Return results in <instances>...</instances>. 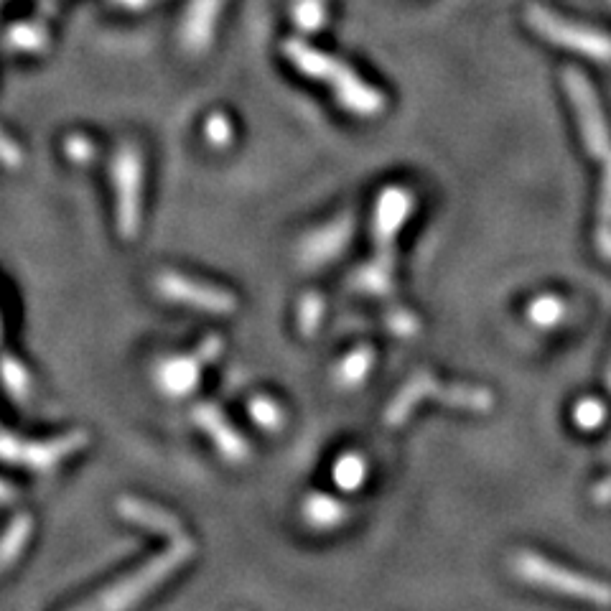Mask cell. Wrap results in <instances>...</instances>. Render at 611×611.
I'll use <instances>...</instances> for the list:
<instances>
[{
  "label": "cell",
  "mask_w": 611,
  "mask_h": 611,
  "mask_svg": "<svg viewBox=\"0 0 611 611\" xmlns=\"http://www.w3.org/2000/svg\"><path fill=\"white\" fill-rule=\"evenodd\" d=\"M202 141L209 151L227 153L235 148L237 143V125L225 110H212L207 118L202 120Z\"/></svg>",
  "instance_id": "23"
},
{
  "label": "cell",
  "mask_w": 611,
  "mask_h": 611,
  "mask_svg": "<svg viewBox=\"0 0 611 611\" xmlns=\"http://www.w3.org/2000/svg\"><path fill=\"white\" fill-rule=\"evenodd\" d=\"M222 0H191L181 21V46L191 54H204L212 46Z\"/></svg>",
  "instance_id": "15"
},
{
  "label": "cell",
  "mask_w": 611,
  "mask_h": 611,
  "mask_svg": "<svg viewBox=\"0 0 611 611\" xmlns=\"http://www.w3.org/2000/svg\"><path fill=\"white\" fill-rule=\"evenodd\" d=\"M207 370V362L199 357L197 349L191 347L189 352H171L156 359L151 370V382L161 398L181 403V400H191L199 393Z\"/></svg>",
  "instance_id": "12"
},
{
  "label": "cell",
  "mask_w": 611,
  "mask_h": 611,
  "mask_svg": "<svg viewBox=\"0 0 611 611\" xmlns=\"http://www.w3.org/2000/svg\"><path fill=\"white\" fill-rule=\"evenodd\" d=\"M0 387L13 400H29L36 390L34 370L18 354L0 349Z\"/></svg>",
  "instance_id": "18"
},
{
  "label": "cell",
  "mask_w": 611,
  "mask_h": 611,
  "mask_svg": "<svg viewBox=\"0 0 611 611\" xmlns=\"http://www.w3.org/2000/svg\"><path fill=\"white\" fill-rule=\"evenodd\" d=\"M563 85H566L568 97L573 102V110L578 115V128L583 135V146L594 158H599L604 166V181H601V199H599V227H596V245L601 255L611 260V135L606 128L604 113H601L599 97L594 87L586 79V74L578 69H566L563 72Z\"/></svg>",
  "instance_id": "4"
},
{
  "label": "cell",
  "mask_w": 611,
  "mask_h": 611,
  "mask_svg": "<svg viewBox=\"0 0 611 611\" xmlns=\"http://www.w3.org/2000/svg\"><path fill=\"white\" fill-rule=\"evenodd\" d=\"M423 400H441L443 405L471 413H489L494 405V395L477 385H443L428 372H415L408 382L398 390L385 408V423L390 428L403 426Z\"/></svg>",
  "instance_id": "8"
},
{
  "label": "cell",
  "mask_w": 611,
  "mask_h": 611,
  "mask_svg": "<svg viewBox=\"0 0 611 611\" xmlns=\"http://www.w3.org/2000/svg\"><path fill=\"white\" fill-rule=\"evenodd\" d=\"M283 54L303 77H311L329 87L347 113L359 115V118H375L385 110V97H382L380 90L367 85L352 67L329 57L316 46L306 44L301 39H288L283 44Z\"/></svg>",
  "instance_id": "5"
},
{
  "label": "cell",
  "mask_w": 611,
  "mask_h": 611,
  "mask_svg": "<svg viewBox=\"0 0 611 611\" xmlns=\"http://www.w3.org/2000/svg\"><path fill=\"white\" fill-rule=\"evenodd\" d=\"M326 321V298L321 293L309 291L298 298L296 306V326L298 334L306 339L316 337Z\"/></svg>",
  "instance_id": "24"
},
{
  "label": "cell",
  "mask_w": 611,
  "mask_h": 611,
  "mask_svg": "<svg viewBox=\"0 0 611 611\" xmlns=\"http://www.w3.org/2000/svg\"><path fill=\"white\" fill-rule=\"evenodd\" d=\"M245 413L247 421L253 423L258 431L270 433V436L281 433L288 423V410L283 408L281 400H275L273 395L268 393L250 395L245 403Z\"/></svg>",
  "instance_id": "19"
},
{
  "label": "cell",
  "mask_w": 611,
  "mask_h": 611,
  "mask_svg": "<svg viewBox=\"0 0 611 611\" xmlns=\"http://www.w3.org/2000/svg\"><path fill=\"white\" fill-rule=\"evenodd\" d=\"M115 515L130 527L151 535V538L171 543V540L186 538V525L174 510L158 505L153 499L138 497V494H123L115 499Z\"/></svg>",
  "instance_id": "13"
},
{
  "label": "cell",
  "mask_w": 611,
  "mask_h": 611,
  "mask_svg": "<svg viewBox=\"0 0 611 611\" xmlns=\"http://www.w3.org/2000/svg\"><path fill=\"white\" fill-rule=\"evenodd\" d=\"M194 349H197L199 357H202L204 362L212 367V365H217L219 359L225 357L227 339L222 337V334H217V331H209V334H204V337L194 344Z\"/></svg>",
  "instance_id": "30"
},
{
  "label": "cell",
  "mask_w": 611,
  "mask_h": 611,
  "mask_svg": "<svg viewBox=\"0 0 611 611\" xmlns=\"http://www.w3.org/2000/svg\"><path fill=\"white\" fill-rule=\"evenodd\" d=\"M331 479L342 492H357L367 479V461L359 454H342L334 461Z\"/></svg>",
  "instance_id": "25"
},
{
  "label": "cell",
  "mask_w": 611,
  "mask_h": 611,
  "mask_svg": "<svg viewBox=\"0 0 611 611\" xmlns=\"http://www.w3.org/2000/svg\"><path fill=\"white\" fill-rule=\"evenodd\" d=\"M59 153L72 169H92L100 161L102 148L92 135L82 133V130H72L59 143Z\"/></svg>",
  "instance_id": "22"
},
{
  "label": "cell",
  "mask_w": 611,
  "mask_h": 611,
  "mask_svg": "<svg viewBox=\"0 0 611 611\" xmlns=\"http://www.w3.org/2000/svg\"><path fill=\"white\" fill-rule=\"evenodd\" d=\"M21 497V487L16 482H11L8 477H0V510L3 507H13Z\"/></svg>",
  "instance_id": "32"
},
{
  "label": "cell",
  "mask_w": 611,
  "mask_h": 611,
  "mask_svg": "<svg viewBox=\"0 0 611 611\" xmlns=\"http://www.w3.org/2000/svg\"><path fill=\"white\" fill-rule=\"evenodd\" d=\"M609 451H611V438H609Z\"/></svg>",
  "instance_id": "37"
},
{
  "label": "cell",
  "mask_w": 611,
  "mask_h": 611,
  "mask_svg": "<svg viewBox=\"0 0 611 611\" xmlns=\"http://www.w3.org/2000/svg\"><path fill=\"white\" fill-rule=\"evenodd\" d=\"M23 166H26V148L11 130L0 125V169L21 171Z\"/></svg>",
  "instance_id": "28"
},
{
  "label": "cell",
  "mask_w": 611,
  "mask_h": 611,
  "mask_svg": "<svg viewBox=\"0 0 611 611\" xmlns=\"http://www.w3.org/2000/svg\"><path fill=\"white\" fill-rule=\"evenodd\" d=\"M301 520L314 533H331L349 520V507L334 494L311 492L301 502Z\"/></svg>",
  "instance_id": "17"
},
{
  "label": "cell",
  "mask_w": 611,
  "mask_h": 611,
  "mask_svg": "<svg viewBox=\"0 0 611 611\" xmlns=\"http://www.w3.org/2000/svg\"><path fill=\"white\" fill-rule=\"evenodd\" d=\"M415 199L403 186H390L380 194L372 214V242L375 255L362 268L354 270L352 288L372 298L395 296V260H398V235L408 222Z\"/></svg>",
  "instance_id": "1"
},
{
  "label": "cell",
  "mask_w": 611,
  "mask_h": 611,
  "mask_svg": "<svg viewBox=\"0 0 611 611\" xmlns=\"http://www.w3.org/2000/svg\"><path fill=\"white\" fill-rule=\"evenodd\" d=\"M606 385H609V390H611V367H609V375H606Z\"/></svg>",
  "instance_id": "36"
},
{
  "label": "cell",
  "mask_w": 611,
  "mask_h": 611,
  "mask_svg": "<svg viewBox=\"0 0 611 611\" xmlns=\"http://www.w3.org/2000/svg\"><path fill=\"white\" fill-rule=\"evenodd\" d=\"M568 314V306L563 298L558 296H538L530 306H527V319L533 321L538 329H553L561 324Z\"/></svg>",
  "instance_id": "26"
},
{
  "label": "cell",
  "mask_w": 611,
  "mask_h": 611,
  "mask_svg": "<svg viewBox=\"0 0 611 611\" xmlns=\"http://www.w3.org/2000/svg\"><path fill=\"white\" fill-rule=\"evenodd\" d=\"M3 344H6V319L0 314V349H3Z\"/></svg>",
  "instance_id": "35"
},
{
  "label": "cell",
  "mask_w": 611,
  "mask_h": 611,
  "mask_svg": "<svg viewBox=\"0 0 611 611\" xmlns=\"http://www.w3.org/2000/svg\"><path fill=\"white\" fill-rule=\"evenodd\" d=\"M107 181L113 197L115 235L123 242H135L146 222L148 153L135 138L115 143L107 158Z\"/></svg>",
  "instance_id": "3"
},
{
  "label": "cell",
  "mask_w": 611,
  "mask_h": 611,
  "mask_svg": "<svg viewBox=\"0 0 611 611\" xmlns=\"http://www.w3.org/2000/svg\"><path fill=\"white\" fill-rule=\"evenodd\" d=\"M197 555V543L191 535L166 543L158 553L130 568L125 576L115 578L110 586L97 591L92 599L82 601L79 609H95V611H125L141 606L143 601L151 599L158 589H163L174 576H179Z\"/></svg>",
  "instance_id": "2"
},
{
  "label": "cell",
  "mask_w": 611,
  "mask_h": 611,
  "mask_svg": "<svg viewBox=\"0 0 611 611\" xmlns=\"http://www.w3.org/2000/svg\"><path fill=\"white\" fill-rule=\"evenodd\" d=\"M354 235V214L344 212L339 217L329 219L321 227L311 230L309 235H303L298 242V263L303 268H324L331 260H337L352 242Z\"/></svg>",
  "instance_id": "14"
},
{
  "label": "cell",
  "mask_w": 611,
  "mask_h": 611,
  "mask_svg": "<svg viewBox=\"0 0 611 611\" xmlns=\"http://www.w3.org/2000/svg\"><path fill=\"white\" fill-rule=\"evenodd\" d=\"M191 426L197 428L199 436L207 438L219 461L230 466H245L253 461V443L237 428L227 410L214 400H197L189 410Z\"/></svg>",
  "instance_id": "10"
},
{
  "label": "cell",
  "mask_w": 611,
  "mask_h": 611,
  "mask_svg": "<svg viewBox=\"0 0 611 611\" xmlns=\"http://www.w3.org/2000/svg\"><path fill=\"white\" fill-rule=\"evenodd\" d=\"M151 288L161 301L194 311V314L212 316V319H230L240 311V296L222 283L204 281L176 268H161L153 273Z\"/></svg>",
  "instance_id": "7"
},
{
  "label": "cell",
  "mask_w": 611,
  "mask_h": 611,
  "mask_svg": "<svg viewBox=\"0 0 611 611\" xmlns=\"http://www.w3.org/2000/svg\"><path fill=\"white\" fill-rule=\"evenodd\" d=\"M92 436L87 428H69L57 436L31 438L0 428V466L26 471V474H54L69 461L90 449Z\"/></svg>",
  "instance_id": "6"
},
{
  "label": "cell",
  "mask_w": 611,
  "mask_h": 611,
  "mask_svg": "<svg viewBox=\"0 0 611 611\" xmlns=\"http://www.w3.org/2000/svg\"><path fill=\"white\" fill-rule=\"evenodd\" d=\"M372 367H375V349L372 347H357L339 359V365L334 367V382L342 390H354L370 377Z\"/></svg>",
  "instance_id": "20"
},
{
  "label": "cell",
  "mask_w": 611,
  "mask_h": 611,
  "mask_svg": "<svg viewBox=\"0 0 611 611\" xmlns=\"http://www.w3.org/2000/svg\"><path fill=\"white\" fill-rule=\"evenodd\" d=\"M49 41V31L39 21L13 23L3 36V44L11 51H18V54H44L49 49Z\"/></svg>",
  "instance_id": "21"
},
{
  "label": "cell",
  "mask_w": 611,
  "mask_h": 611,
  "mask_svg": "<svg viewBox=\"0 0 611 611\" xmlns=\"http://www.w3.org/2000/svg\"><path fill=\"white\" fill-rule=\"evenodd\" d=\"M293 21L301 31L314 34L326 23V3L324 0H298L293 6Z\"/></svg>",
  "instance_id": "27"
},
{
  "label": "cell",
  "mask_w": 611,
  "mask_h": 611,
  "mask_svg": "<svg viewBox=\"0 0 611 611\" xmlns=\"http://www.w3.org/2000/svg\"><path fill=\"white\" fill-rule=\"evenodd\" d=\"M594 502H596V505H606V502H611V474L604 479V482L596 484Z\"/></svg>",
  "instance_id": "33"
},
{
  "label": "cell",
  "mask_w": 611,
  "mask_h": 611,
  "mask_svg": "<svg viewBox=\"0 0 611 611\" xmlns=\"http://www.w3.org/2000/svg\"><path fill=\"white\" fill-rule=\"evenodd\" d=\"M115 3H120L123 8H130V11H138V8L146 6L148 0H115Z\"/></svg>",
  "instance_id": "34"
},
{
  "label": "cell",
  "mask_w": 611,
  "mask_h": 611,
  "mask_svg": "<svg viewBox=\"0 0 611 611\" xmlns=\"http://www.w3.org/2000/svg\"><path fill=\"white\" fill-rule=\"evenodd\" d=\"M527 26L535 34L543 36L548 44L563 46L583 57L596 59L601 64H611V36L601 34V31L589 29V26H578V23L566 21V18L555 16L543 6H530L525 13Z\"/></svg>",
  "instance_id": "11"
},
{
  "label": "cell",
  "mask_w": 611,
  "mask_h": 611,
  "mask_svg": "<svg viewBox=\"0 0 611 611\" xmlns=\"http://www.w3.org/2000/svg\"><path fill=\"white\" fill-rule=\"evenodd\" d=\"M573 421L581 431H596L606 421V405L596 398H583L573 410Z\"/></svg>",
  "instance_id": "29"
},
{
  "label": "cell",
  "mask_w": 611,
  "mask_h": 611,
  "mask_svg": "<svg viewBox=\"0 0 611 611\" xmlns=\"http://www.w3.org/2000/svg\"><path fill=\"white\" fill-rule=\"evenodd\" d=\"M385 321L398 337H413L415 331H418V319L408 309H390Z\"/></svg>",
  "instance_id": "31"
},
{
  "label": "cell",
  "mask_w": 611,
  "mask_h": 611,
  "mask_svg": "<svg viewBox=\"0 0 611 611\" xmlns=\"http://www.w3.org/2000/svg\"><path fill=\"white\" fill-rule=\"evenodd\" d=\"M36 535V517L26 510H18L0 530V578L6 576L21 561L31 540Z\"/></svg>",
  "instance_id": "16"
},
{
  "label": "cell",
  "mask_w": 611,
  "mask_h": 611,
  "mask_svg": "<svg viewBox=\"0 0 611 611\" xmlns=\"http://www.w3.org/2000/svg\"><path fill=\"white\" fill-rule=\"evenodd\" d=\"M512 571L522 578V581L540 586V589L558 591V594L573 596V599L589 601L596 606H611V586L596 578L581 576L576 571L558 566V563L548 561L543 555L522 550L512 558Z\"/></svg>",
  "instance_id": "9"
}]
</instances>
